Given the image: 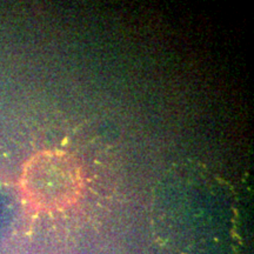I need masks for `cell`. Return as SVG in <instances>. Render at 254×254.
<instances>
[{
	"mask_svg": "<svg viewBox=\"0 0 254 254\" xmlns=\"http://www.w3.org/2000/svg\"><path fill=\"white\" fill-rule=\"evenodd\" d=\"M20 185L24 195L36 207L62 209L77 201L80 195L81 168L66 152L41 151L24 165Z\"/></svg>",
	"mask_w": 254,
	"mask_h": 254,
	"instance_id": "1",
	"label": "cell"
}]
</instances>
